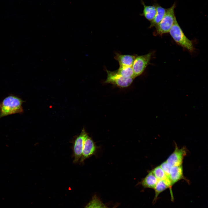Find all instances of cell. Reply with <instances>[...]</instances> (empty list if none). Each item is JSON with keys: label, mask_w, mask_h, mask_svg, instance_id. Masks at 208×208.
I'll return each instance as SVG.
<instances>
[{"label": "cell", "mask_w": 208, "mask_h": 208, "mask_svg": "<svg viewBox=\"0 0 208 208\" xmlns=\"http://www.w3.org/2000/svg\"><path fill=\"white\" fill-rule=\"evenodd\" d=\"M23 102L21 99L14 96L6 97L0 103V118L9 115L22 113Z\"/></svg>", "instance_id": "cell-1"}, {"label": "cell", "mask_w": 208, "mask_h": 208, "mask_svg": "<svg viewBox=\"0 0 208 208\" xmlns=\"http://www.w3.org/2000/svg\"><path fill=\"white\" fill-rule=\"evenodd\" d=\"M169 32L172 38L178 44L190 52L194 51V49L192 42L184 34L176 18Z\"/></svg>", "instance_id": "cell-2"}, {"label": "cell", "mask_w": 208, "mask_h": 208, "mask_svg": "<svg viewBox=\"0 0 208 208\" xmlns=\"http://www.w3.org/2000/svg\"><path fill=\"white\" fill-rule=\"evenodd\" d=\"M176 4L174 3L170 8L166 9L165 14L160 22L155 27L156 33L161 35L169 32L176 18L174 9Z\"/></svg>", "instance_id": "cell-3"}, {"label": "cell", "mask_w": 208, "mask_h": 208, "mask_svg": "<svg viewBox=\"0 0 208 208\" xmlns=\"http://www.w3.org/2000/svg\"><path fill=\"white\" fill-rule=\"evenodd\" d=\"M106 71L107 77L105 83H110L121 88H125L129 86L133 81L134 78H125L116 70L112 71L106 69Z\"/></svg>", "instance_id": "cell-4"}, {"label": "cell", "mask_w": 208, "mask_h": 208, "mask_svg": "<svg viewBox=\"0 0 208 208\" xmlns=\"http://www.w3.org/2000/svg\"><path fill=\"white\" fill-rule=\"evenodd\" d=\"M151 55L152 53H150L135 57L132 66L135 77L141 75L144 71L150 61Z\"/></svg>", "instance_id": "cell-5"}, {"label": "cell", "mask_w": 208, "mask_h": 208, "mask_svg": "<svg viewBox=\"0 0 208 208\" xmlns=\"http://www.w3.org/2000/svg\"><path fill=\"white\" fill-rule=\"evenodd\" d=\"M88 136L84 128L80 134L75 140L73 146L74 159L73 162L77 163L82 156L85 140Z\"/></svg>", "instance_id": "cell-6"}, {"label": "cell", "mask_w": 208, "mask_h": 208, "mask_svg": "<svg viewBox=\"0 0 208 208\" xmlns=\"http://www.w3.org/2000/svg\"><path fill=\"white\" fill-rule=\"evenodd\" d=\"M186 153L185 148H179L177 145H175L174 151L166 161L172 166L182 165L183 160Z\"/></svg>", "instance_id": "cell-7"}, {"label": "cell", "mask_w": 208, "mask_h": 208, "mask_svg": "<svg viewBox=\"0 0 208 208\" xmlns=\"http://www.w3.org/2000/svg\"><path fill=\"white\" fill-rule=\"evenodd\" d=\"M96 150V146L95 143L92 138L88 135L84 141L80 162H83L85 159L94 154Z\"/></svg>", "instance_id": "cell-8"}, {"label": "cell", "mask_w": 208, "mask_h": 208, "mask_svg": "<svg viewBox=\"0 0 208 208\" xmlns=\"http://www.w3.org/2000/svg\"><path fill=\"white\" fill-rule=\"evenodd\" d=\"M171 182L168 177L165 180H158L154 189L155 190V196L153 201V204L156 202L159 194L168 188H169L171 195V200H173L174 198L172 193Z\"/></svg>", "instance_id": "cell-9"}, {"label": "cell", "mask_w": 208, "mask_h": 208, "mask_svg": "<svg viewBox=\"0 0 208 208\" xmlns=\"http://www.w3.org/2000/svg\"><path fill=\"white\" fill-rule=\"evenodd\" d=\"M168 177L171 182L172 186L181 179L187 180L184 177L182 165L172 166Z\"/></svg>", "instance_id": "cell-10"}, {"label": "cell", "mask_w": 208, "mask_h": 208, "mask_svg": "<svg viewBox=\"0 0 208 208\" xmlns=\"http://www.w3.org/2000/svg\"><path fill=\"white\" fill-rule=\"evenodd\" d=\"M135 57L133 55L116 53L114 58L118 61L120 66L132 67Z\"/></svg>", "instance_id": "cell-11"}, {"label": "cell", "mask_w": 208, "mask_h": 208, "mask_svg": "<svg viewBox=\"0 0 208 208\" xmlns=\"http://www.w3.org/2000/svg\"><path fill=\"white\" fill-rule=\"evenodd\" d=\"M141 3L143 6L142 13L140 14L148 21H151L154 18L156 13V6L155 4L152 5H146L143 0H141Z\"/></svg>", "instance_id": "cell-12"}, {"label": "cell", "mask_w": 208, "mask_h": 208, "mask_svg": "<svg viewBox=\"0 0 208 208\" xmlns=\"http://www.w3.org/2000/svg\"><path fill=\"white\" fill-rule=\"evenodd\" d=\"M158 180L151 171L140 183L144 188L154 189Z\"/></svg>", "instance_id": "cell-13"}, {"label": "cell", "mask_w": 208, "mask_h": 208, "mask_svg": "<svg viewBox=\"0 0 208 208\" xmlns=\"http://www.w3.org/2000/svg\"><path fill=\"white\" fill-rule=\"evenodd\" d=\"M156 6V13L153 20L151 22L150 28L156 27L161 21L164 17L166 9L161 7L157 3H155Z\"/></svg>", "instance_id": "cell-14"}, {"label": "cell", "mask_w": 208, "mask_h": 208, "mask_svg": "<svg viewBox=\"0 0 208 208\" xmlns=\"http://www.w3.org/2000/svg\"><path fill=\"white\" fill-rule=\"evenodd\" d=\"M116 71L125 78L134 79L135 78L132 67L120 66L119 68Z\"/></svg>", "instance_id": "cell-15"}, {"label": "cell", "mask_w": 208, "mask_h": 208, "mask_svg": "<svg viewBox=\"0 0 208 208\" xmlns=\"http://www.w3.org/2000/svg\"><path fill=\"white\" fill-rule=\"evenodd\" d=\"M85 208H111L105 205L96 196H94Z\"/></svg>", "instance_id": "cell-16"}, {"label": "cell", "mask_w": 208, "mask_h": 208, "mask_svg": "<svg viewBox=\"0 0 208 208\" xmlns=\"http://www.w3.org/2000/svg\"><path fill=\"white\" fill-rule=\"evenodd\" d=\"M151 171L158 180H165L168 178L160 166H157Z\"/></svg>", "instance_id": "cell-17"}, {"label": "cell", "mask_w": 208, "mask_h": 208, "mask_svg": "<svg viewBox=\"0 0 208 208\" xmlns=\"http://www.w3.org/2000/svg\"><path fill=\"white\" fill-rule=\"evenodd\" d=\"M160 166L168 177L172 166L166 161L162 163Z\"/></svg>", "instance_id": "cell-18"}]
</instances>
